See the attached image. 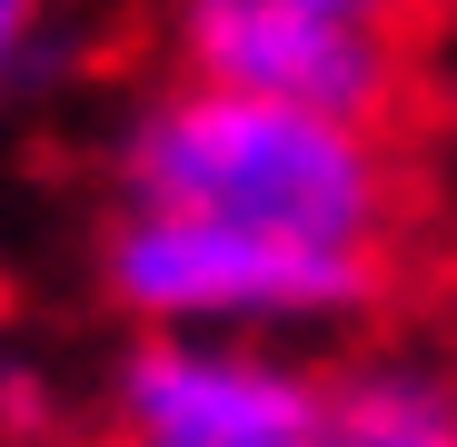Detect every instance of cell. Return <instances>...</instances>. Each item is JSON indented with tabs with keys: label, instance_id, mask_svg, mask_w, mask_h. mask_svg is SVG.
Masks as SVG:
<instances>
[{
	"label": "cell",
	"instance_id": "cell-3",
	"mask_svg": "<svg viewBox=\"0 0 457 447\" xmlns=\"http://www.w3.org/2000/svg\"><path fill=\"white\" fill-rule=\"evenodd\" d=\"M170 60L199 90H249L358 129H398L408 110V50L309 0H170Z\"/></svg>",
	"mask_w": 457,
	"mask_h": 447
},
{
	"label": "cell",
	"instance_id": "cell-4",
	"mask_svg": "<svg viewBox=\"0 0 457 447\" xmlns=\"http://www.w3.org/2000/svg\"><path fill=\"white\" fill-rule=\"evenodd\" d=\"M328 378L228 338H139L110 388V447H319Z\"/></svg>",
	"mask_w": 457,
	"mask_h": 447
},
{
	"label": "cell",
	"instance_id": "cell-7",
	"mask_svg": "<svg viewBox=\"0 0 457 447\" xmlns=\"http://www.w3.org/2000/svg\"><path fill=\"white\" fill-rule=\"evenodd\" d=\"M21 21H30V0H0V80H11V50H21Z\"/></svg>",
	"mask_w": 457,
	"mask_h": 447
},
{
	"label": "cell",
	"instance_id": "cell-1",
	"mask_svg": "<svg viewBox=\"0 0 457 447\" xmlns=\"http://www.w3.org/2000/svg\"><path fill=\"white\" fill-rule=\"evenodd\" d=\"M120 189L129 209L160 219H228L259 239H309V249H368L388 259L408 219V170L388 129L319 120L249 90H160L120 139Z\"/></svg>",
	"mask_w": 457,
	"mask_h": 447
},
{
	"label": "cell",
	"instance_id": "cell-6",
	"mask_svg": "<svg viewBox=\"0 0 457 447\" xmlns=\"http://www.w3.org/2000/svg\"><path fill=\"white\" fill-rule=\"evenodd\" d=\"M309 11H328V21H348V30H368V40L418 50V21L437 11V0H309Z\"/></svg>",
	"mask_w": 457,
	"mask_h": 447
},
{
	"label": "cell",
	"instance_id": "cell-5",
	"mask_svg": "<svg viewBox=\"0 0 457 447\" xmlns=\"http://www.w3.org/2000/svg\"><path fill=\"white\" fill-rule=\"evenodd\" d=\"M319 447H457V378L408 358H368L328 378V427Z\"/></svg>",
	"mask_w": 457,
	"mask_h": 447
},
{
	"label": "cell",
	"instance_id": "cell-8",
	"mask_svg": "<svg viewBox=\"0 0 457 447\" xmlns=\"http://www.w3.org/2000/svg\"><path fill=\"white\" fill-rule=\"evenodd\" d=\"M0 319H11V278H0Z\"/></svg>",
	"mask_w": 457,
	"mask_h": 447
},
{
	"label": "cell",
	"instance_id": "cell-2",
	"mask_svg": "<svg viewBox=\"0 0 457 447\" xmlns=\"http://www.w3.org/2000/svg\"><path fill=\"white\" fill-rule=\"evenodd\" d=\"M100 278L149 338L309 328V319H358L388 298V259L368 249H309V239H259L228 219H160V209H129L110 229Z\"/></svg>",
	"mask_w": 457,
	"mask_h": 447
}]
</instances>
